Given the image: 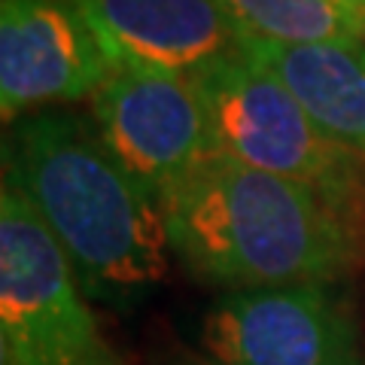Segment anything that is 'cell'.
Here are the masks:
<instances>
[{"label": "cell", "instance_id": "cell-1", "mask_svg": "<svg viewBox=\"0 0 365 365\" xmlns=\"http://www.w3.org/2000/svg\"><path fill=\"white\" fill-rule=\"evenodd\" d=\"M9 182L71 262L88 299L131 311L168 280L170 241L158 195L71 113H28L4 140Z\"/></svg>", "mask_w": 365, "mask_h": 365}, {"label": "cell", "instance_id": "cell-2", "mask_svg": "<svg viewBox=\"0 0 365 365\" xmlns=\"http://www.w3.org/2000/svg\"><path fill=\"white\" fill-rule=\"evenodd\" d=\"M158 201L174 259L225 292L338 283L365 262L362 216L222 153Z\"/></svg>", "mask_w": 365, "mask_h": 365}, {"label": "cell", "instance_id": "cell-3", "mask_svg": "<svg viewBox=\"0 0 365 365\" xmlns=\"http://www.w3.org/2000/svg\"><path fill=\"white\" fill-rule=\"evenodd\" d=\"M192 79L207 101L222 155L302 182L365 220V155L335 143L277 76L232 49Z\"/></svg>", "mask_w": 365, "mask_h": 365}, {"label": "cell", "instance_id": "cell-4", "mask_svg": "<svg viewBox=\"0 0 365 365\" xmlns=\"http://www.w3.org/2000/svg\"><path fill=\"white\" fill-rule=\"evenodd\" d=\"M0 365H125L31 204L0 192Z\"/></svg>", "mask_w": 365, "mask_h": 365}, {"label": "cell", "instance_id": "cell-5", "mask_svg": "<svg viewBox=\"0 0 365 365\" xmlns=\"http://www.w3.org/2000/svg\"><path fill=\"white\" fill-rule=\"evenodd\" d=\"M195 338L210 365H362L356 319L335 283L222 292Z\"/></svg>", "mask_w": 365, "mask_h": 365}, {"label": "cell", "instance_id": "cell-6", "mask_svg": "<svg viewBox=\"0 0 365 365\" xmlns=\"http://www.w3.org/2000/svg\"><path fill=\"white\" fill-rule=\"evenodd\" d=\"M110 153L158 198L220 155L198 83L182 73L113 71L91 98Z\"/></svg>", "mask_w": 365, "mask_h": 365}, {"label": "cell", "instance_id": "cell-7", "mask_svg": "<svg viewBox=\"0 0 365 365\" xmlns=\"http://www.w3.org/2000/svg\"><path fill=\"white\" fill-rule=\"evenodd\" d=\"M116 71L86 19L67 0H0V113L95 98Z\"/></svg>", "mask_w": 365, "mask_h": 365}, {"label": "cell", "instance_id": "cell-8", "mask_svg": "<svg viewBox=\"0 0 365 365\" xmlns=\"http://www.w3.org/2000/svg\"><path fill=\"white\" fill-rule=\"evenodd\" d=\"M116 71L192 76L237 49L241 31L220 0H67Z\"/></svg>", "mask_w": 365, "mask_h": 365}, {"label": "cell", "instance_id": "cell-9", "mask_svg": "<svg viewBox=\"0 0 365 365\" xmlns=\"http://www.w3.org/2000/svg\"><path fill=\"white\" fill-rule=\"evenodd\" d=\"M237 49L277 76L335 143L365 155V43L237 40Z\"/></svg>", "mask_w": 365, "mask_h": 365}, {"label": "cell", "instance_id": "cell-10", "mask_svg": "<svg viewBox=\"0 0 365 365\" xmlns=\"http://www.w3.org/2000/svg\"><path fill=\"white\" fill-rule=\"evenodd\" d=\"M244 37L271 43H365V21L338 0H220Z\"/></svg>", "mask_w": 365, "mask_h": 365}, {"label": "cell", "instance_id": "cell-11", "mask_svg": "<svg viewBox=\"0 0 365 365\" xmlns=\"http://www.w3.org/2000/svg\"><path fill=\"white\" fill-rule=\"evenodd\" d=\"M338 4H344L347 9H353V13L365 21V0H338Z\"/></svg>", "mask_w": 365, "mask_h": 365}]
</instances>
